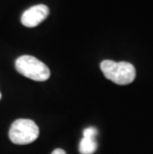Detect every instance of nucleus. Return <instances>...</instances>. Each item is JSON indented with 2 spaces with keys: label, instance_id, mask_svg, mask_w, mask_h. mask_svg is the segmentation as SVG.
<instances>
[{
  "label": "nucleus",
  "instance_id": "obj_2",
  "mask_svg": "<svg viewBox=\"0 0 153 154\" xmlns=\"http://www.w3.org/2000/svg\"><path fill=\"white\" fill-rule=\"evenodd\" d=\"M15 68L19 74L36 82H45L50 78V70L43 62L33 56H21L15 62Z\"/></svg>",
  "mask_w": 153,
  "mask_h": 154
},
{
  "label": "nucleus",
  "instance_id": "obj_7",
  "mask_svg": "<svg viewBox=\"0 0 153 154\" xmlns=\"http://www.w3.org/2000/svg\"><path fill=\"white\" fill-rule=\"evenodd\" d=\"M52 154H66V151L63 149H61V148H57L52 152Z\"/></svg>",
  "mask_w": 153,
  "mask_h": 154
},
{
  "label": "nucleus",
  "instance_id": "obj_6",
  "mask_svg": "<svg viewBox=\"0 0 153 154\" xmlns=\"http://www.w3.org/2000/svg\"><path fill=\"white\" fill-rule=\"evenodd\" d=\"M97 135V130L94 127H87L84 130L83 137H87V138H93L96 139V136Z\"/></svg>",
  "mask_w": 153,
  "mask_h": 154
},
{
  "label": "nucleus",
  "instance_id": "obj_8",
  "mask_svg": "<svg viewBox=\"0 0 153 154\" xmlns=\"http://www.w3.org/2000/svg\"><path fill=\"white\" fill-rule=\"evenodd\" d=\"M0 99H1V94H0Z\"/></svg>",
  "mask_w": 153,
  "mask_h": 154
},
{
  "label": "nucleus",
  "instance_id": "obj_4",
  "mask_svg": "<svg viewBox=\"0 0 153 154\" xmlns=\"http://www.w3.org/2000/svg\"><path fill=\"white\" fill-rule=\"evenodd\" d=\"M49 15V8L45 4L34 5L28 8L21 16V23L25 27L33 28L43 22Z\"/></svg>",
  "mask_w": 153,
  "mask_h": 154
},
{
  "label": "nucleus",
  "instance_id": "obj_1",
  "mask_svg": "<svg viewBox=\"0 0 153 154\" xmlns=\"http://www.w3.org/2000/svg\"><path fill=\"white\" fill-rule=\"evenodd\" d=\"M100 70L107 80L120 86L132 83L136 76L135 68L127 62L105 60L100 63Z\"/></svg>",
  "mask_w": 153,
  "mask_h": 154
},
{
  "label": "nucleus",
  "instance_id": "obj_3",
  "mask_svg": "<svg viewBox=\"0 0 153 154\" xmlns=\"http://www.w3.org/2000/svg\"><path fill=\"white\" fill-rule=\"evenodd\" d=\"M39 127L33 120L21 119L15 120L9 130V138L14 144L25 145L34 142L39 136Z\"/></svg>",
  "mask_w": 153,
  "mask_h": 154
},
{
  "label": "nucleus",
  "instance_id": "obj_5",
  "mask_svg": "<svg viewBox=\"0 0 153 154\" xmlns=\"http://www.w3.org/2000/svg\"><path fill=\"white\" fill-rule=\"evenodd\" d=\"M97 148V144L96 139L87 138V137H83L81 140L79 151L81 154H93Z\"/></svg>",
  "mask_w": 153,
  "mask_h": 154
}]
</instances>
